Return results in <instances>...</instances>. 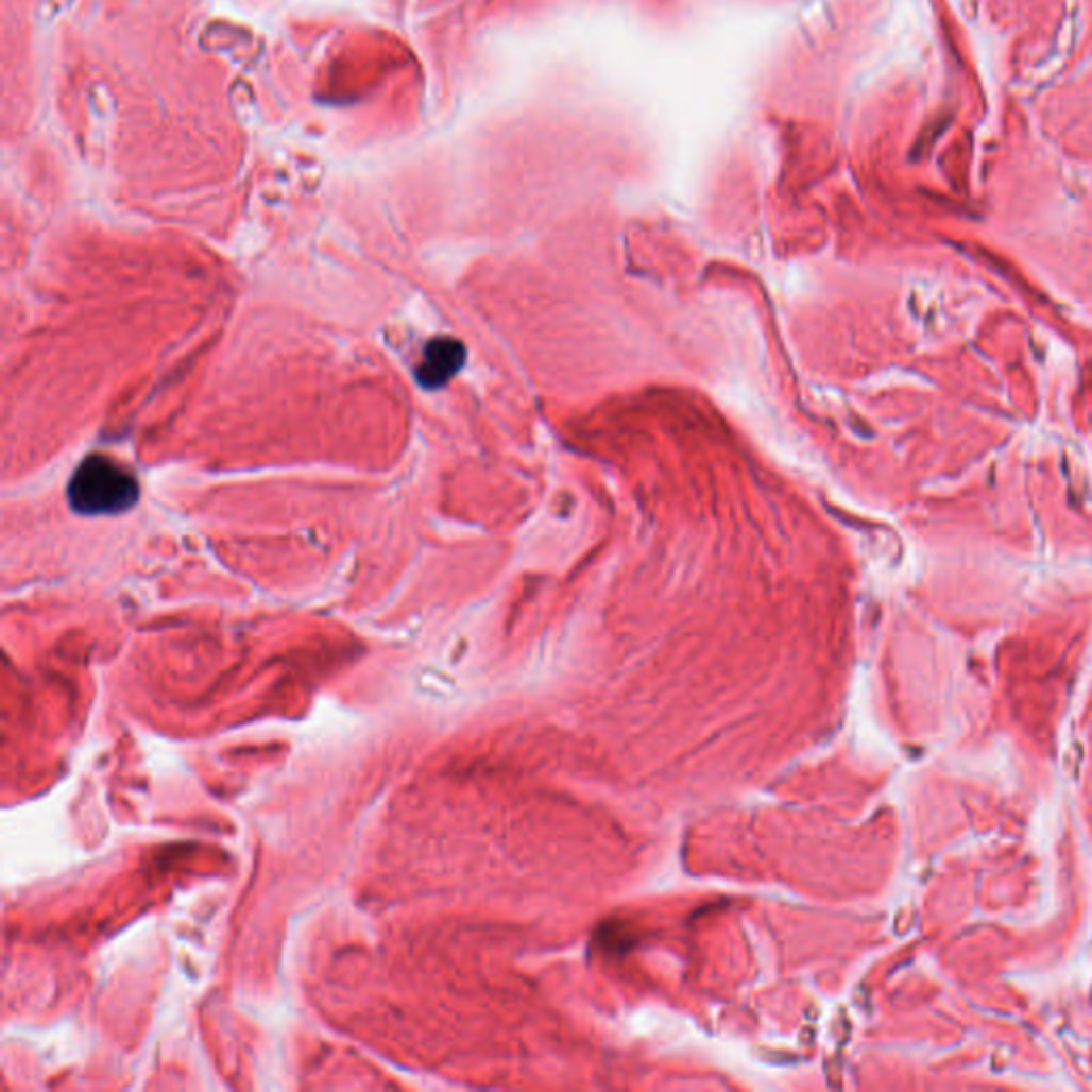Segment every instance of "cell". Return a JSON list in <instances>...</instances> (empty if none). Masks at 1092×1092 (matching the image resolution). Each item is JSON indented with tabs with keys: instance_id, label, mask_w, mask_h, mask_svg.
I'll return each instance as SVG.
<instances>
[{
	"instance_id": "1",
	"label": "cell",
	"mask_w": 1092,
	"mask_h": 1092,
	"mask_svg": "<svg viewBox=\"0 0 1092 1092\" xmlns=\"http://www.w3.org/2000/svg\"><path fill=\"white\" fill-rule=\"evenodd\" d=\"M67 497L78 514L116 516L139 501V482L118 461L90 455L73 472Z\"/></svg>"
},
{
	"instance_id": "2",
	"label": "cell",
	"mask_w": 1092,
	"mask_h": 1092,
	"mask_svg": "<svg viewBox=\"0 0 1092 1092\" xmlns=\"http://www.w3.org/2000/svg\"><path fill=\"white\" fill-rule=\"evenodd\" d=\"M465 363V346L455 338H433L416 365V382L423 389H442L448 385Z\"/></svg>"
}]
</instances>
